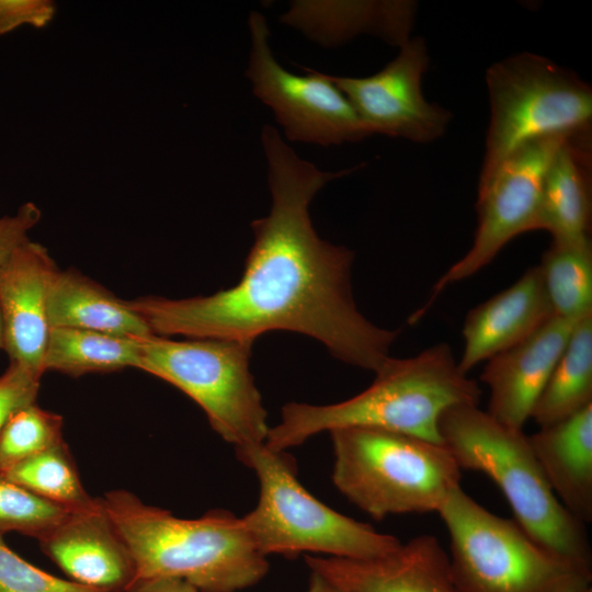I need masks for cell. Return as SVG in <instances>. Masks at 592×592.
I'll list each match as a JSON object with an SVG mask.
<instances>
[{
	"label": "cell",
	"mask_w": 592,
	"mask_h": 592,
	"mask_svg": "<svg viewBox=\"0 0 592 592\" xmlns=\"http://www.w3.org/2000/svg\"><path fill=\"white\" fill-rule=\"evenodd\" d=\"M261 143L272 205L251 223L254 242L239 283L208 296H141L128 306L158 337L254 342L269 331H293L318 340L349 365L377 372L399 331L360 312L351 288L353 252L322 240L309 215L310 202L328 182L363 164L322 171L296 155L272 125L262 127Z\"/></svg>",
	"instance_id": "6da1fadb"
},
{
	"label": "cell",
	"mask_w": 592,
	"mask_h": 592,
	"mask_svg": "<svg viewBox=\"0 0 592 592\" xmlns=\"http://www.w3.org/2000/svg\"><path fill=\"white\" fill-rule=\"evenodd\" d=\"M372 385L332 405L288 402L264 444L286 452L309 437L335 429L374 428L442 443L440 420L458 406H478L481 389L464 373L451 346L431 345L405 358L388 357ZM443 444V443H442Z\"/></svg>",
	"instance_id": "7a4b0ae2"
},
{
	"label": "cell",
	"mask_w": 592,
	"mask_h": 592,
	"mask_svg": "<svg viewBox=\"0 0 592 592\" xmlns=\"http://www.w3.org/2000/svg\"><path fill=\"white\" fill-rule=\"evenodd\" d=\"M104 509L136 566V582L182 579L200 592H237L261 581L269 562L242 517L224 509L181 519L127 490L109 491Z\"/></svg>",
	"instance_id": "3957f363"
},
{
	"label": "cell",
	"mask_w": 592,
	"mask_h": 592,
	"mask_svg": "<svg viewBox=\"0 0 592 592\" xmlns=\"http://www.w3.org/2000/svg\"><path fill=\"white\" fill-rule=\"evenodd\" d=\"M442 443L460 469L487 475L499 487L514 521L540 546L591 567L585 524L550 489L523 430L505 425L478 406H458L440 420Z\"/></svg>",
	"instance_id": "277c9868"
},
{
	"label": "cell",
	"mask_w": 592,
	"mask_h": 592,
	"mask_svg": "<svg viewBox=\"0 0 592 592\" xmlns=\"http://www.w3.org/2000/svg\"><path fill=\"white\" fill-rule=\"evenodd\" d=\"M329 433L333 485L375 520L391 514L437 513L460 486L462 469L442 443L362 426Z\"/></svg>",
	"instance_id": "5b68a950"
},
{
	"label": "cell",
	"mask_w": 592,
	"mask_h": 592,
	"mask_svg": "<svg viewBox=\"0 0 592 592\" xmlns=\"http://www.w3.org/2000/svg\"><path fill=\"white\" fill-rule=\"evenodd\" d=\"M237 458L259 481L255 508L242 516L257 548L264 555L369 559L398 549L397 537L337 512L298 480L295 460L264 443L236 448Z\"/></svg>",
	"instance_id": "8992f818"
},
{
	"label": "cell",
	"mask_w": 592,
	"mask_h": 592,
	"mask_svg": "<svg viewBox=\"0 0 592 592\" xmlns=\"http://www.w3.org/2000/svg\"><path fill=\"white\" fill-rule=\"evenodd\" d=\"M451 539L458 592H581L591 567L536 543L514 520L499 516L455 488L437 512Z\"/></svg>",
	"instance_id": "52a82bcc"
},
{
	"label": "cell",
	"mask_w": 592,
	"mask_h": 592,
	"mask_svg": "<svg viewBox=\"0 0 592 592\" xmlns=\"http://www.w3.org/2000/svg\"><path fill=\"white\" fill-rule=\"evenodd\" d=\"M489 125L478 187L523 146L591 132L592 89L553 60L523 52L486 71Z\"/></svg>",
	"instance_id": "ba28073f"
},
{
	"label": "cell",
	"mask_w": 592,
	"mask_h": 592,
	"mask_svg": "<svg viewBox=\"0 0 592 592\" xmlns=\"http://www.w3.org/2000/svg\"><path fill=\"white\" fill-rule=\"evenodd\" d=\"M253 342L173 340L140 344L138 368L173 385L205 412L212 429L236 448L265 442L270 426L249 363Z\"/></svg>",
	"instance_id": "9c48e42d"
},
{
	"label": "cell",
	"mask_w": 592,
	"mask_h": 592,
	"mask_svg": "<svg viewBox=\"0 0 592 592\" xmlns=\"http://www.w3.org/2000/svg\"><path fill=\"white\" fill-rule=\"evenodd\" d=\"M248 26L251 46L246 76L254 95L272 109L288 140L332 146L372 136L326 73L300 66L306 75L299 76L276 61L263 14L252 11Z\"/></svg>",
	"instance_id": "30bf717a"
},
{
	"label": "cell",
	"mask_w": 592,
	"mask_h": 592,
	"mask_svg": "<svg viewBox=\"0 0 592 592\" xmlns=\"http://www.w3.org/2000/svg\"><path fill=\"white\" fill-rule=\"evenodd\" d=\"M569 136H555L523 146L477 191V228L471 247L435 282L428 301L410 318L418 321L449 285L487 266L515 237L537 230L547 168Z\"/></svg>",
	"instance_id": "8fae6325"
},
{
	"label": "cell",
	"mask_w": 592,
	"mask_h": 592,
	"mask_svg": "<svg viewBox=\"0 0 592 592\" xmlns=\"http://www.w3.org/2000/svg\"><path fill=\"white\" fill-rule=\"evenodd\" d=\"M429 65L426 43L414 36L372 76L326 75L350 101L371 135L426 144L439 139L452 119L448 110L429 102L423 94L422 79Z\"/></svg>",
	"instance_id": "7c38bea8"
},
{
	"label": "cell",
	"mask_w": 592,
	"mask_h": 592,
	"mask_svg": "<svg viewBox=\"0 0 592 592\" xmlns=\"http://www.w3.org/2000/svg\"><path fill=\"white\" fill-rule=\"evenodd\" d=\"M38 542L71 581L103 592H127L136 583L133 556L101 498L70 511Z\"/></svg>",
	"instance_id": "4fadbf2b"
},
{
	"label": "cell",
	"mask_w": 592,
	"mask_h": 592,
	"mask_svg": "<svg viewBox=\"0 0 592 592\" xmlns=\"http://www.w3.org/2000/svg\"><path fill=\"white\" fill-rule=\"evenodd\" d=\"M58 267L48 250L27 240L0 265V310L10 363L43 375L49 334L47 301Z\"/></svg>",
	"instance_id": "5bb4252c"
},
{
	"label": "cell",
	"mask_w": 592,
	"mask_h": 592,
	"mask_svg": "<svg viewBox=\"0 0 592 592\" xmlns=\"http://www.w3.org/2000/svg\"><path fill=\"white\" fill-rule=\"evenodd\" d=\"M311 572L344 592H458L449 556L430 534L413 537L382 557L305 556Z\"/></svg>",
	"instance_id": "9a60e30c"
},
{
	"label": "cell",
	"mask_w": 592,
	"mask_h": 592,
	"mask_svg": "<svg viewBox=\"0 0 592 592\" xmlns=\"http://www.w3.org/2000/svg\"><path fill=\"white\" fill-rule=\"evenodd\" d=\"M580 318L555 316L526 340L487 361L480 379L489 388L486 411L492 418L523 430Z\"/></svg>",
	"instance_id": "2e32d148"
},
{
	"label": "cell",
	"mask_w": 592,
	"mask_h": 592,
	"mask_svg": "<svg viewBox=\"0 0 592 592\" xmlns=\"http://www.w3.org/2000/svg\"><path fill=\"white\" fill-rule=\"evenodd\" d=\"M554 317L540 269L532 266L510 287L467 314L459 368L468 374L479 363L526 340Z\"/></svg>",
	"instance_id": "e0dca14e"
},
{
	"label": "cell",
	"mask_w": 592,
	"mask_h": 592,
	"mask_svg": "<svg viewBox=\"0 0 592 592\" xmlns=\"http://www.w3.org/2000/svg\"><path fill=\"white\" fill-rule=\"evenodd\" d=\"M415 14L407 0L293 1L281 20L325 46L371 34L399 48L412 37Z\"/></svg>",
	"instance_id": "ac0fdd59"
},
{
	"label": "cell",
	"mask_w": 592,
	"mask_h": 592,
	"mask_svg": "<svg viewBox=\"0 0 592 592\" xmlns=\"http://www.w3.org/2000/svg\"><path fill=\"white\" fill-rule=\"evenodd\" d=\"M557 499L581 523L592 521V405L528 435Z\"/></svg>",
	"instance_id": "d6986e66"
},
{
	"label": "cell",
	"mask_w": 592,
	"mask_h": 592,
	"mask_svg": "<svg viewBox=\"0 0 592 592\" xmlns=\"http://www.w3.org/2000/svg\"><path fill=\"white\" fill-rule=\"evenodd\" d=\"M591 132L568 137L553 157L543 184L537 230L551 241L590 239L592 219Z\"/></svg>",
	"instance_id": "ffe728a7"
},
{
	"label": "cell",
	"mask_w": 592,
	"mask_h": 592,
	"mask_svg": "<svg viewBox=\"0 0 592 592\" xmlns=\"http://www.w3.org/2000/svg\"><path fill=\"white\" fill-rule=\"evenodd\" d=\"M47 317L50 328L90 330L138 341L155 335L126 300L75 269L56 272Z\"/></svg>",
	"instance_id": "44dd1931"
},
{
	"label": "cell",
	"mask_w": 592,
	"mask_h": 592,
	"mask_svg": "<svg viewBox=\"0 0 592 592\" xmlns=\"http://www.w3.org/2000/svg\"><path fill=\"white\" fill-rule=\"evenodd\" d=\"M592 405V311L574 325L533 411L539 428L565 420Z\"/></svg>",
	"instance_id": "7402d4cb"
},
{
	"label": "cell",
	"mask_w": 592,
	"mask_h": 592,
	"mask_svg": "<svg viewBox=\"0 0 592 592\" xmlns=\"http://www.w3.org/2000/svg\"><path fill=\"white\" fill-rule=\"evenodd\" d=\"M143 341L73 328H50L44 371L71 377L138 368Z\"/></svg>",
	"instance_id": "603a6c76"
},
{
	"label": "cell",
	"mask_w": 592,
	"mask_h": 592,
	"mask_svg": "<svg viewBox=\"0 0 592 592\" xmlns=\"http://www.w3.org/2000/svg\"><path fill=\"white\" fill-rule=\"evenodd\" d=\"M555 316L580 318L592 311V243L551 241L538 264Z\"/></svg>",
	"instance_id": "cb8c5ba5"
},
{
	"label": "cell",
	"mask_w": 592,
	"mask_h": 592,
	"mask_svg": "<svg viewBox=\"0 0 592 592\" xmlns=\"http://www.w3.org/2000/svg\"><path fill=\"white\" fill-rule=\"evenodd\" d=\"M1 476L68 510L86 508L95 499L83 488L65 441L21 462Z\"/></svg>",
	"instance_id": "d4e9b609"
},
{
	"label": "cell",
	"mask_w": 592,
	"mask_h": 592,
	"mask_svg": "<svg viewBox=\"0 0 592 592\" xmlns=\"http://www.w3.org/2000/svg\"><path fill=\"white\" fill-rule=\"evenodd\" d=\"M62 441L59 414L35 402L19 409L0 433V475Z\"/></svg>",
	"instance_id": "484cf974"
},
{
	"label": "cell",
	"mask_w": 592,
	"mask_h": 592,
	"mask_svg": "<svg viewBox=\"0 0 592 592\" xmlns=\"http://www.w3.org/2000/svg\"><path fill=\"white\" fill-rule=\"evenodd\" d=\"M72 510L48 502L0 475V533L18 532L37 540Z\"/></svg>",
	"instance_id": "4316f807"
},
{
	"label": "cell",
	"mask_w": 592,
	"mask_h": 592,
	"mask_svg": "<svg viewBox=\"0 0 592 592\" xmlns=\"http://www.w3.org/2000/svg\"><path fill=\"white\" fill-rule=\"evenodd\" d=\"M0 592H103L60 579L31 565L3 540L0 533Z\"/></svg>",
	"instance_id": "83f0119b"
},
{
	"label": "cell",
	"mask_w": 592,
	"mask_h": 592,
	"mask_svg": "<svg viewBox=\"0 0 592 592\" xmlns=\"http://www.w3.org/2000/svg\"><path fill=\"white\" fill-rule=\"evenodd\" d=\"M41 378V375L16 363H10L0 376V433L14 412L35 402Z\"/></svg>",
	"instance_id": "f1b7e54d"
},
{
	"label": "cell",
	"mask_w": 592,
	"mask_h": 592,
	"mask_svg": "<svg viewBox=\"0 0 592 592\" xmlns=\"http://www.w3.org/2000/svg\"><path fill=\"white\" fill-rule=\"evenodd\" d=\"M55 12L50 0H0V36L24 25L44 27Z\"/></svg>",
	"instance_id": "f546056e"
},
{
	"label": "cell",
	"mask_w": 592,
	"mask_h": 592,
	"mask_svg": "<svg viewBox=\"0 0 592 592\" xmlns=\"http://www.w3.org/2000/svg\"><path fill=\"white\" fill-rule=\"evenodd\" d=\"M42 217L39 207L33 202L22 204L14 215L0 216V265L29 239V231Z\"/></svg>",
	"instance_id": "4dcf8cb0"
},
{
	"label": "cell",
	"mask_w": 592,
	"mask_h": 592,
	"mask_svg": "<svg viewBox=\"0 0 592 592\" xmlns=\"http://www.w3.org/2000/svg\"><path fill=\"white\" fill-rule=\"evenodd\" d=\"M127 592H200L189 582L177 578H155L137 581Z\"/></svg>",
	"instance_id": "1f68e13d"
},
{
	"label": "cell",
	"mask_w": 592,
	"mask_h": 592,
	"mask_svg": "<svg viewBox=\"0 0 592 592\" xmlns=\"http://www.w3.org/2000/svg\"><path fill=\"white\" fill-rule=\"evenodd\" d=\"M307 592H344L326 581L322 577L311 572Z\"/></svg>",
	"instance_id": "d6a6232c"
},
{
	"label": "cell",
	"mask_w": 592,
	"mask_h": 592,
	"mask_svg": "<svg viewBox=\"0 0 592 592\" xmlns=\"http://www.w3.org/2000/svg\"><path fill=\"white\" fill-rule=\"evenodd\" d=\"M0 349L4 350V327H3L1 310H0Z\"/></svg>",
	"instance_id": "836d02e7"
},
{
	"label": "cell",
	"mask_w": 592,
	"mask_h": 592,
	"mask_svg": "<svg viewBox=\"0 0 592 592\" xmlns=\"http://www.w3.org/2000/svg\"><path fill=\"white\" fill-rule=\"evenodd\" d=\"M581 592H592V588H591V587H589V588H587V589L582 590Z\"/></svg>",
	"instance_id": "e575fe53"
}]
</instances>
